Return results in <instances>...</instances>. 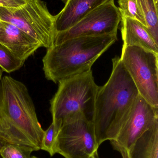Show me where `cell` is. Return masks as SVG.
Wrapping results in <instances>:
<instances>
[{"mask_svg":"<svg viewBox=\"0 0 158 158\" xmlns=\"http://www.w3.org/2000/svg\"><path fill=\"white\" fill-rule=\"evenodd\" d=\"M45 131L33 101L23 83L10 76L0 81V147L19 145L41 150Z\"/></svg>","mask_w":158,"mask_h":158,"instance_id":"6da1fadb","label":"cell"},{"mask_svg":"<svg viewBox=\"0 0 158 158\" xmlns=\"http://www.w3.org/2000/svg\"><path fill=\"white\" fill-rule=\"evenodd\" d=\"M111 75L99 86L92 118L97 144L115 140L139 96L120 57L112 59Z\"/></svg>","mask_w":158,"mask_h":158,"instance_id":"7a4b0ae2","label":"cell"},{"mask_svg":"<svg viewBox=\"0 0 158 158\" xmlns=\"http://www.w3.org/2000/svg\"><path fill=\"white\" fill-rule=\"evenodd\" d=\"M117 40V35L83 36L52 45L43 58L45 78L58 83L90 71L96 61Z\"/></svg>","mask_w":158,"mask_h":158,"instance_id":"3957f363","label":"cell"},{"mask_svg":"<svg viewBox=\"0 0 158 158\" xmlns=\"http://www.w3.org/2000/svg\"><path fill=\"white\" fill-rule=\"evenodd\" d=\"M50 101L53 123L58 134L66 120L82 115L92 121L96 98L99 86L92 70L59 81Z\"/></svg>","mask_w":158,"mask_h":158,"instance_id":"277c9868","label":"cell"},{"mask_svg":"<svg viewBox=\"0 0 158 158\" xmlns=\"http://www.w3.org/2000/svg\"><path fill=\"white\" fill-rule=\"evenodd\" d=\"M0 20L13 24L37 40L42 46H52L55 35L54 16L41 0H27L17 7H0Z\"/></svg>","mask_w":158,"mask_h":158,"instance_id":"5b68a950","label":"cell"},{"mask_svg":"<svg viewBox=\"0 0 158 158\" xmlns=\"http://www.w3.org/2000/svg\"><path fill=\"white\" fill-rule=\"evenodd\" d=\"M120 59L139 95L158 108V53L136 46H122Z\"/></svg>","mask_w":158,"mask_h":158,"instance_id":"8992f818","label":"cell"},{"mask_svg":"<svg viewBox=\"0 0 158 158\" xmlns=\"http://www.w3.org/2000/svg\"><path fill=\"white\" fill-rule=\"evenodd\" d=\"M93 123L82 114L65 120L57 135L54 154L65 158H90L98 156Z\"/></svg>","mask_w":158,"mask_h":158,"instance_id":"52a82bcc","label":"cell"},{"mask_svg":"<svg viewBox=\"0 0 158 158\" xmlns=\"http://www.w3.org/2000/svg\"><path fill=\"white\" fill-rule=\"evenodd\" d=\"M121 20L118 7L111 0L93 10L67 30L56 33L53 45L76 37L117 35Z\"/></svg>","mask_w":158,"mask_h":158,"instance_id":"ba28073f","label":"cell"},{"mask_svg":"<svg viewBox=\"0 0 158 158\" xmlns=\"http://www.w3.org/2000/svg\"><path fill=\"white\" fill-rule=\"evenodd\" d=\"M157 122L158 108L139 95L116 139L110 142L113 148L120 153L122 158H128V151L136 140Z\"/></svg>","mask_w":158,"mask_h":158,"instance_id":"9c48e42d","label":"cell"},{"mask_svg":"<svg viewBox=\"0 0 158 158\" xmlns=\"http://www.w3.org/2000/svg\"><path fill=\"white\" fill-rule=\"evenodd\" d=\"M0 43L17 58L25 61L39 48L42 47L37 40L13 24L0 20Z\"/></svg>","mask_w":158,"mask_h":158,"instance_id":"30bf717a","label":"cell"},{"mask_svg":"<svg viewBox=\"0 0 158 158\" xmlns=\"http://www.w3.org/2000/svg\"><path fill=\"white\" fill-rule=\"evenodd\" d=\"M111 0H63L65 6L54 16L55 34L67 30L88 14Z\"/></svg>","mask_w":158,"mask_h":158,"instance_id":"8fae6325","label":"cell"},{"mask_svg":"<svg viewBox=\"0 0 158 158\" xmlns=\"http://www.w3.org/2000/svg\"><path fill=\"white\" fill-rule=\"evenodd\" d=\"M121 33L124 46H136L158 53V43L139 21L122 17Z\"/></svg>","mask_w":158,"mask_h":158,"instance_id":"7c38bea8","label":"cell"},{"mask_svg":"<svg viewBox=\"0 0 158 158\" xmlns=\"http://www.w3.org/2000/svg\"><path fill=\"white\" fill-rule=\"evenodd\" d=\"M128 158H158V122L136 140Z\"/></svg>","mask_w":158,"mask_h":158,"instance_id":"4fadbf2b","label":"cell"},{"mask_svg":"<svg viewBox=\"0 0 158 158\" xmlns=\"http://www.w3.org/2000/svg\"><path fill=\"white\" fill-rule=\"evenodd\" d=\"M147 24V29L158 43V5L155 0H138Z\"/></svg>","mask_w":158,"mask_h":158,"instance_id":"5bb4252c","label":"cell"},{"mask_svg":"<svg viewBox=\"0 0 158 158\" xmlns=\"http://www.w3.org/2000/svg\"><path fill=\"white\" fill-rule=\"evenodd\" d=\"M118 3L122 17L135 19L147 27L145 19L138 0H118Z\"/></svg>","mask_w":158,"mask_h":158,"instance_id":"9a60e30c","label":"cell"},{"mask_svg":"<svg viewBox=\"0 0 158 158\" xmlns=\"http://www.w3.org/2000/svg\"><path fill=\"white\" fill-rule=\"evenodd\" d=\"M25 61L17 58L5 46L0 43V67L4 72L12 73L20 69Z\"/></svg>","mask_w":158,"mask_h":158,"instance_id":"2e32d148","label":"cell"},{"mask_svg":"<svg viewBox=\"0 0 158 158\" xmlns=\"http://www.w3.org/2000/svg\"><path fill=\"white\" fill-rule=\"evenodd\" d=\"M32 152L29 148L14 144H4L0 147V156L2 158H32Z\"/></svg>","mask_w":158,"mask_h":158,"instance_id":"e0dca14e","label":"cell"},{"mask_svg":"<svg viewBox=\"0 0 158 158\" xmlns=\"http://www.w3.org/2000/svg\"><path fill=\"white\" fill-rule=\"evenodd\" d=\"M57 135L53 123H52L48 129L45 131L41 149L49 153L51 156L55 155L54 146Z\"/></svg>","mask_w":158,"mask_h":158,"instance_id":"ac0fdd59","label":"cell"},{"mask_svg":"<svg viewBox=\"0 0 158 158\" xmlns=\"http://www.w3.org/2000/svg\"><path fill=\"white\" fill-rule=\"evenodd\" d=\"M27 0H0V7L12 8L21 6L26 4Z\"/></svg>","mask_w":158,"mask_h":158,"instance_id":"d6986e66","label":"cell"},{"mask_svg":"<svg viewBox=\"0 0 158 158\" xmlns=\"http://www.w3.org/2000/svg\"><path fill=\"white\" fill-rule=\"evenodd\" d=\"M3 70L2 69V68L0 67V81H1V79L2 78V75Z\"/></svg>","mask_w":158,"mask_h":158,"instance_id":"ffe728a7","label":"cell"},{"mask_svg":"<svg viewBox=\"0 0 158 158\" xmlns=\"http://www.w3.org/2000/svg\"><path fill=\"white\" fill-rule=\"evenodd\" d=\"M158 0H155V2L157 5H158Z\"/></svg>","mask_w":158,"mask_h":158,"instance_id":"44dd1931","label":"cell"},{"mask_svg":"<svg viewBox=\"0 0 158 158\" xmlns=\"http://www.w3.org/2000/svg\"><path fill=\"white\" fill-rule=\"evenodd\" d=\"M32 158H39L37 157H36V156H32Z\"/></svg>","mask_w":158,"mask_h":158,"instance_id":"7402d4cb","label":"cell"},{"mask_svg":"<svg viewBox=\"0 0 158 158\" xmlns=\"http://www.w3.org/2000/svg\"><path fill=\"white\" fill-rule=\"evenodd\" d=\"M97 157L96 156H92V157H91L90 158H97Z\"/></svg>","mask_w":158,"mask_h":158,"instance_id":"603a6c76","label":"cell"}]
</instances>
